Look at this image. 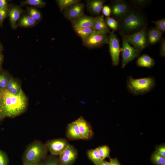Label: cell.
Here are the masks:
<instances>
[{
  "mask_svg": "<svg viewBox=\"0 0 165 165\" xmlns=\"http://www.w3.org/2000/svg\"><path fill=\"white\" fill-rule=\"evenodd\" d=\"M155 61L149 55L144 54L139 57L136 61L138 67L151 68L155 64Z\"/></svg>",
  "mask_w": 165,
  "mask_h": 165,
  "instance_id": "19",
  "label": "cell"
},
{
  "mask_svg": "<svg viewBox=\"0 0 165 165\" xmlns=\"http://www.w3.org/2000/svg\"><path fill=\"white\" fill-rule=\"evenodd\" d=\"M151 22L154 24L156 28L163 33L165 32V18H161L158 20L152 21Z\"/></svg>",
  "mask_w": 165,
  "mask_h": 165,
  "instance_id": "31",
  "label": "cell"
},
{
  "mask_svg": "<svg viewBox=\"0 0 165 165\" xmlns=\"http://www.w3.org/2000/svg\"><path fill=\"white\" fill-rule=\"evenodd\" d=\"M155 151L165 158V144H163L156 146Z\"/></svg>",
  "mask_w": 165,
  "mask_h": 165,
  "instance_id": "39",
  "label": "cell"
},
{
  "mask_svg": "<svg viewBox=\"0 0 165 165\" xmlns=\"http://www.w3.org/2000/svg\"><path fill=\"white\" fill-rule=\"evenodd\" d=\"M78 126L80 132L85 139H90L93 135V132L89 123L82 117L74 121Z\"/></svg>",
  "mask_w": 165,
  "mask_h": 165,
  "instance_id": "14",
  "label": "cell"
},
{
  "mask_svg": "<svg viewBox=\"0 0 165 165\" xmlns=\"http://www.w3.org/2000/svg\"><path fill=\"white\" fill-rule=\"evenodd\" d=\"M119 33L123 35L134 34L147 28L148 19L142 10L133 6L123 17L118 21Z\"/></svg>",
  "mask_w": 165,
  "mask_h": 165,
  "instance_id": "2",
  "label": "cell"
},
{
  "mask_svg": "<svg viewBox=\"0 0 165 165\" xmlns=\"http://www.w3.org/2000/svg\"><path fill=\"white\" fill-rule=\"evenodd\" d=\"M93 28L95 31L103 32L107 34L110 33L111 32L107 26L104 16L103 15L98 16Z\"/></svg>",
  "mask_w": 165,
  "mask_h": 165,
  "instance_id": "20",
  "label": "cell"
},
{
  "mask_svg": "<svg viewBox=\"0 0 165 165\" xmlns=\"http://www.w3.org/2000/svg\"><path fill=\"white\" fill-rule=\"evenodd\" d=\"M76 34L82 40V42L88 39L94 31L93 28H86L74 30Z\"/></svg>",
  "mask_w": 165,
  "mask_h": 165,
  "instance_id": "22",
  "label": "cell"
},
{
  "mask_svg": "<svg viewBox=\"0 0 165 165\" xmlns=\"http://www.w3.org/2000/svg\"><path fill=\"white\" fill-rule=\"evenodd\" d=\"M160 56L161 57H165V39L162 38L160 42Z\"/></svg>",
  "mask_w": 165,
  "mask_h": 165,
  "instance_id": "38",
  "label": "cell"
},
{
  "mask_svg": "<svg viewBox=\"0 0 165 165\" xmlns=\"http://www.w3.org/2000/svg\"><path fill=\"white\" fill-rule=\"evenodd\" d=\"M23 165H42V163L41 162H40L37 163H31L24 164Z\"/></svg>",
  "mask_w": 165,
  "mask_h": 165,
  "instance_id": "42",
  "label": "cell"
},
{
  "mask_svg": "<svg viewBox=\"0 0 165 165\" xmlns=\"http://www.w3.org/2000/svg\"><path fill=\"white\" fill-rule=\"evenodd\" d=\"M105 1V0H86V6L87 10L92 15L99 16Z\"/></svg>",
  "mask_w": 165,
  "mask_h": 165,
  "instance_id": "15",
  "label": "cell"
},
{
  "mask_svg": "<svg viewBox=\"0 0 165 165\" xmlns=\"http://www.w3.org/2000/svg\"><path fill=\"white\" fill-rule=\"evenodd\" d=\"M0 118L14 117L23 113L27 106L26 98L22 91L18 94L11 93L6 89H0Z\"/></svg>",
  "mask_w": 165,
  "mask_h": 165,
  "instance_id": "1",
  "label": "cell"
},
{
  "mask_svg": "<svg viewBox=\"0 0 165 165\" xmlns=\"http://www.w3.org/2000/svg\"><path fill=\"white\" fill-rule=\"evenodd\" d=\"M4 74H0V89H5L9 80L7 77Z\"/></svg>",
  "mask_w": 165,
  "mask_h": 165,
  "instance_id": "32",
  "label": "cell"
},
{
  "mask_svg": "<svg viewBox=\"0 0 165 165\" xmlns=\"http://www.w3.org/2000/svg\"><path fill=\"white\" fill-rule=\"evenodd\" d=\"M122 37V47L121 49V67L124 68L128 63L138 57L141 53L132 46L123 37Z\"/></svg>",
  "mask_w": 165,
  "mask_h": 165,
  "instance_id": "7",
  "label": "cell"
},
{
  "mask_svg": "<svg viewBox=\"0 0 165 165\" xmlns=\"http://www.w3.org/2000/svg\"><path fill=\"white\" fill-rule=\"evenodd\" d=\"M42 165H60L59 160L55 157H49L42 163Z\"/></svg>",
  "mask_w": 165,
  "mask_h": 165,
  "instance_id": "33",
  "label": "cell"
},
{
  "mask_svg": "<svg viewBox=\"0 0 165 165\" xmlns=\"http://www.w3.org/2000/svg\"></svg>",
  "mask_w": 165,
  "mask_h": 165,
  "instance_id": "48",
  "label": "cell"
},
{
  "mask_svg": "<svg viewBox=\"0 0 165 165\" xmlns=\"http://www.w3.org/2000/svg\"><path fill=\"white\" fill-rule=\"evenodd\" d=\"M24 12V10L19 6H14L9 7L8 15L11 26L13 29L16 28L17 22Z\"/></svg>",
  "mask_w": 165,
  "mask_h": 165,
  "instance_id": "16",
  "label": "cell"
},
{
  "mask_svg": "<svg viewBox=\"0 0 165 165\" xmlns=\"http://www.w3.org/2000/svg\"><path fill=\"white\" fill-rule=\"evenodd\" d=\"M87 155L90 159L95 165H98L103 160L100 156L97 148L89 150Z\"/></svg>",
  "mask_w": 165,
  "mask_h": 165,
  "instance_id": "23",
  "label": "cell"
},
{
  "mask_svg": "<svg viewBox=\"0 0 165 165\" xmlns=\"http://www.w3.org/2000/svg\"><path fill=\"white\" fill-rule=\"evenodd\" d=\"M163 33L156 27L152 28L147 30V36L149 45H153L160 43Z\"/></svg>",
  "mask_w": 165,
  "mask_h": 165,
  "instance_id": "17",
  "label": "cell"
},
{
  "mask_svg": "<svg viewBox=\"0 0 165 165\" xmlns=\"http://www.w3.org/2000/svg\"><path fill=\"white\" fill-rule=\"evenodd\" d=\"M28 15L37 22L42 19V15L39 11L33 7L27 8Z\"/></svg>",
  "mask_w": 165,
  "mask_h": 165,
  "instance_id": "27",
  "label": "cell"
},
{
  "mask_svg": "<svg viewBox=\"0 0 165 165\" xmlns=\"http://www.w3.org/2000/svg\"><path fill=\"white\" fill-rule=\"evenodd\" d=\"M7 1L6 0H0V8H3L9 6Z\"/></svg>",
  "mask_w": 165,
  "mask_h": 165,
  "instance_id": "41",
  "label": "cell"
},
{
  "mask_svg": "<svg viewBox=\"0 0 165 165\" xmlns=\"http://www.w3.org/2000/svg\"><path fill=\"white\" fill-rule=\"evenodd\" d=\"M37 23V21L29 15H24L20 19L17 26L23 28L31 27L35 25Z\"/></svg>",
  "mask_w": 165,
  "mask_h": 165,
  "instance_id": "21",
  "label": "cell"
},
{
  "mask_svg": "<svg viewBox=\"0 0 165 165\" xmlns=\"http://www.w3.org/2000/svg\"><path fill=\"white\" fill-rule=\"evenodd\" d=\"M131 6L134 7L142 9L148 6L151 3L150 0H130L129 1Z\"/></svg>",
  "mask_w": 165,
  "mask_h": 165,
  "instance_id": "24",
  "label": "cell"
},
{
  "mask_svg": "<svg viewBox=\"0 0 165 165\" xmlns=\"http://www.w3.org/2000/svg\"><path fill=\"white\" fill-rule=\"evenodd\" d=\"M20 5L22 6L31 5L35 7L42 8L46 5V2L42 0H26L22 1Z\"/></svg>",
  "mask_w": 165,
  "mask_h": 165,
  "instance_id": "26",
  "label": "cell"
},
{
  "mask_svg": "<svg viewBox=\"0 0 165 165\" xmlns=\"http://www.w3.org/2000/svg\"><path fill=\"white\" fill-rule=\"evenodd\" d=\"M161 165H165V162H164Z\"/></svg>",
  "mask_w": 165,
  "mask_h": 165,
  "instance_id": "47",
  "label": "cell"
},
{
  "mask_svg": "<svg viewBox=\"0 0 165 165\" xmlns=\"http://www.w3.org/2000/svg\"><path fill=\"white\" fill-rule=\"evenodd\" d=\"M151 160L155 165H161L165 162V158L155 151L151 155Z\"/></svg>",
  "mask_w": 165,
  "mask_h": 165,
  "instance_id": "30",
  "label": "cell"
},
{
  "mask_svg": "<svg viewBox=\"0 0 165 165\" xmlns=\"http://www.w3.org/2000/svg\"><path fill=\"white\" fill-rule=\"evenodd\" d=\"M156 85V80L152 76L135 79L132 76L127 78L126 87L134 96L144 95L152 91Z\"/></svg>",
  "mask_w": 165,
  "mask_h": 165,
  "instance_id": "3",
  "label": "cell"
},
{
  "mask_svg": "<svg viewBox=\"0 0 165 165\" xmlns=\"http://www.w3.org/2000/svg\"><path fill=\"white\" fill-rule=\"evenodd\" d=\"M103 15L106 17H110L111 13V9L109 6L105 5L103 6L102 10Z\"/></svg>",
  "mask_w": 165,
  "mask_h": 165,
  "instance_id": "36",
  "label": "cell"
},
{
  "mask_svg": "<svg viewBox=\"0 0 165 165\" xmlns=\"http://www.w3.org/2000/svg\"><path fill=\"white\" fill-rule=\"evenodd\" d=\"M98 16H90L84 14L70 21L74 30L83 28H93Z\"/></svg>",
  "mask_w": 165,
  "mask_h": 165,
  "instance_id": "10",
  "label": "cell"
},
{
  "mask_svg": "<svg viewBox=\"0 0 165 165\" xmlns=\"http://www.w3.org/2000/svg\"><path fill=\"white\" fill-rule=\"evenodd\" d=\"M109 162L110 165H121L118 159L116 158H110Z\"/></svg>",
  "mask_w": 165,
  "mask_h": 165,
  "instance_id": "40",
  "label": "cell"
},
{
  "mask_svg": "<svg viewBox=\"0 0 165 165\" xmlns=\"http://www.w3.org/2000/svg\"><path fill=\"white\" fill-rule=\"evenodd\" d=\"M105 20L107 26L112 31H118V23L117 20L111 17H106Z\"/></svg>",
  "mask_w": 165,
  "mask_h": 165,
  "instance_id": "29",
  "label": "cell"
},
{
  "mask_svg": "<svg viewBox=\"0 0 165 165\" xmlns=\"http://www.w3.org/2000/svg\"><path fill=\"white\" fill-rule=\"evenodd\" d=\"M59 155L60 165H72L77 158V152L73 146L70 145Z\"/></svg>",
  "mask_w": 165,
  "mask_h": 165,
  "instance_id": "13",
  "label": "cell"
},
{
  "mask_svg": "<svg viewBox=\"0 0 165 165\" xmlns=\"http://www.w3.org/2000/svg\"><path fill=\"white\" fill-rule=\"evenodd\" d=\"M80 1L79 0H57L56 2L60 11L62 12L72 5Z\"/></svg>",
  "mask_w": 165,
  "mask_h": 165,
  "instance_id": "25",
  "label": "cell"
},
{
  "mask_svg": "<svg viewBox=\"0 0 165 165\" xmlns=\"http://www.w3.org/2000/svg\"><path fill=\"white\" fill-rule=\"evenodd\" d=\"M6 90L9 92L15 95L19 94L22 91L20 86L18 84H17L15 86Z\"/></svg>",
  "mask_w": 165,
  "mask_h": 165,
  "instance_id": "37",
  "label": "cell"
},
{
  "mask_svg": "<svg viewBox=\"0 0 165 165\" xmlns=\"http://www.w3.org/2000/svg\"><path fill=\"white\" fill-rule=\"evenodd\" d=\"M3 50V47L1 42L0 41V53H1L2 52Z\"/></svg>",
  "mask_w": 165,
  "mask_h": 165,
  "instance_id": "45",
  "label": "cell"
},
{
  "mask_svg": "<svg viewBox=\"0 0 165 165\" xmlns=\"http://www.w3.org/2000/svg\"><path fill=\"white\" fill-rule=\"evenodd\" d=\"M97 165H110V164L109 162L103 160Z\"/></svg>",
  "mask_w": 165,
  "mask_h": 165,
  "instance_id": "43",
  "label": "cell"
},
{
  "mask_svg": "<svg viewBox=\"0 0 165 165\" xmlns=\"http://www.w3.org/2000/svg\"><path fill=\"white\" fill-rule=\"evenodd\" d=\"M85 8L84 4L79 1L64 10L63 15L66 19L70 20L84 14Z\"/></svg>",
  "mask_w": 165,
  "mask_h": 165,
  "instance_id": "12",
  "label": "cell"
},
{
  "mask_svg": "<svg viewBox=\"0 0 165 165\" xmlns=\"http://www.w3.org/2000/svg\"><path fill=\"white\" fill-rule=\"evenodd\" d=\"M66 135L71 140L85 139L81 135L78 126L74 122L68 125L67 129Z\"/></svg>",
  "mask_w": 165,
  "mask_h": 165,
  "instance_id": "18",
  "label": "cell"
},
{
  "mask_svg": "<svg viewBox=\"0 0 165 165\" xmlns=\"http://www.w3.org/2000/svg\"><path fill=\"white\" fill-rule=\"evenodd\" d=\"M3 59V55L1 53H0V67Z\"/></svg>",
  "mask_w": 165,
  "mask_h": 165,
  "instance_id": "44",
  "label": "cell"
},
{
  "mask_svg": "<svg viewBox=\"0 0 165 165\" xmlns=\"http://www.w3.org/2000/svg\"><path fill=\"white\" fill-rule=\"evenodd\" d=\"M108 36L107 34L101 32L94 31L89 38L82 41L83 46L90 49L100 48L108 44Z\"/></svg>",
  "mask_w": 165,
  "mask_h": 165,
  "instance_id": "8",
  "label": "cell"
},
{
  "mask_svg": "<svg viewBox=\"0 0 165 165\" xmlns=\"http://www.w3.org/2000/svg\"><path fill=\"white\" fill-rule=\"evenodd\" d=\"M45 145L51 154L55 156L60 155L70 144L64 139L58 138L48 141Z\"/></svg>",
  "mask_w": 165,
  "mask_h": 165,
  "instance_id": "11",
  "label": "cell"
},
{
  "mask_svg": "<svg viewBox=\"0 0 165 165\" xmlns=\"http://www.w3.org/2000/svg\"><path fill=\"white\" fill-rule=\"evenodd\" d=\"M108 44L112 65L117 66L119 62V56L121 49L119 40L114 32L112 31L109 33Z\"/></svg>",
  "mask_w": 165,
  "mask_h": 165,
  "instance_id": "9",
  "label": "cell"
},
{
  "mask_svg": "<svg viewBox=\"0 0 165 165\" xmlns=\"http://www.w3.org/2000/svg\"><path fill=\"white\" fill-rule=\"evenodd\" d=\"M111 9V17L117 21L120 19L130 9L132 6L125 0H112L109 6Z\"/></svg>",
  "mask_w": 165,
  "mask_h": 165,
  "instance_id": "6",
  "label": "cell"
},
{
  "mask_svg": "<svg viewBox=\"0 0 165 165\" xmlns=\"http://www.w3.org/2000/svg\"><path fill=\"white\" fill-rule=\"evenodd\" d=\"M1 95H0V106L1 105Z\"/></svg>",
  "mask_w": 165,
  "mask_h": 165,
  "instance_id": "46",
  "label": "cell"
},
{
  "mask_svg": "<svg viewBox=\"0 0 165 165\" xmlns=\"http://www.w3.org/2000/svg\"><path fill=\"white\" fill-rule=\"evenodd\" d=\"M8 160L6 154L0 150V165H7Z\"/></svg>",
  "mask_w": 165,
  "mask_h": 165,
  "instance_id": "35",
  "label": "cell"
},
{
  "mask_svg": "<svg viewBox=\"0 0 165 165\" xmlns=\"http://www.w3.org/2000/svg\"><path fill=\"white\" fill-rule=\"evenodd\" d=\"M47 152L45 144L38 141H34L24 151L23 157L24 164L41 162L46 156Z\"/></svg>",
  "mask_w": 165,
  "mask_h": 165,
  "instance_id": "4",
  "label": "cell"
},
{
  "mask_svg": "<svg viewBox=\"0 0 165 165\" xmlns=\"http://www.w3.org/2000/svg\"><path fill=\"white\" fill-rule=\"evenodd\" d=\"M147 28H144L134 34L120 35L130 44L141 53L149 45L147 36Z\"/></svg>",
  "mask_w": 165,
  "mask_h": 165,
  "instance_id": "5",
  "label": "cell"
},
{
  "mask_svg": "<svg viewBox=\"0 0 165 165\" xmlns=\"http://www.w3.org/2000/svg\"><path fill=\"white\" fill-rule=\"evenodd\" d=\"M9 6L0 8V25H2L4 20L8 15Z\"/></svg>",
  "mask_w": 165,
  "mask_h": 165,
  "instance_id": "34",
  "label": "cell"
},
{
  "mask_svg": "<svg viewBox=\"0 0 165 165\" xmlns=\"http://www.w3.org/2000/svg\"><path fill=\"white\" fill-rule=\"evenodd\" d=\"M98 153L101 159L103 160L107 157H110V150L108 146L104 145L97 148Z\"/></svg>",
  "mask_w": 165,
  "mask_h": 165,
  "instance_id": "28",
  "label": "cell"
}]
</instances>
